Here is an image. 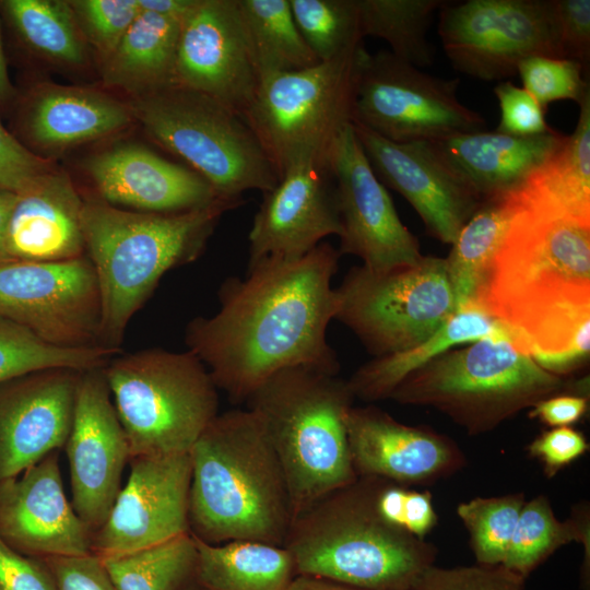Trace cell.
Wrapping results in <instances>:
<instances>
[{
    "label": "cell",
    "mask_w": 590,
    "mask_h": 590,
    "mask_svg": "<svg viewBox=\"0 0 590 590\" xmlns=\"http://www.w3.org/2000/svg\"><path fill=\"white\" fill-rule=\"evenodd\" d=\"M340 256L324 241L298 258H264L248 267L244 280L222 284L214 316L188 323V351L232 400H247L270 376L291 367L338 374L326 331L337 312L331 280Z\"/></svg>",
    "instance_id": "1"
},
{
    "label": "cell",
    "mask_w": 590,
    "mask_h": 590,
    "mask_svg": "<svg viewBox=\"0 0 590 590\" xmlns=\"http://www.w3.org/2000/svg\"><path fill=\"white\" fill-rule=\"evenodd\" d=\"M517 201L479 306L570 371L590 352V223Z\"/></svg>",
    "instance_id": "2"
},
{
    "label": "cell",
    "mask_w": 590,
    "mask_h": 590,
    "mask_svg": "<svg viewBox=\"0 0 590 590\" xmlns=\"http://www.w3.org/2000/svg\"><path fill=\"white\" fill-rule=\"evenodd\" d=\"M190 533L284 546L294 515L281 463L249 409L217 414L189 450Z\"/></svg>",
    "instance_id": "3"
},
{
    "label": "cell",
    "mask_w": 590,
    "mask_h": 590,
    "mask_svg": "<svg viewBox=\"0 0 590 590\" xmlns=\"http://www.w3.org/2000/svg\"><path fill=\"white\" fill-rule=\"evenodd\" d=\"M244 203L220 198L176 213L138 212L99 198L83 200L81 227L85 256L101 298L99 344L120 349L132 317L164 274L196 260L222 215Z\"/></svg>",
    "instance_id": "4"
},
{
    "label": "cell",
    "mask_w": 590,
    "mask_h": 590,
    "mask_svg": "<svg viewBox=\"0 0 590 590\" xmlns=\"http://www.w3.org/2000/svg\"><path fill=\"white\" fill-rule=\"evenodd\" d=\"M386 480L357 476L297 514L284 546L296 575L363 590H409L434 566L437 548L388 522L377 495Z\"/></svg>",
    "instance_id": "5"
},
{
    "label": "cell",
    "mask_w": 590,
    "mask_h": 590,
    "mask_svg": "<svg viewBox=\"0 0 590 590\" xmlns=\"http://www.w3.org/2000/svg\"><path fill=\"white\" fill-rule=\"evenodd\" d=\"M354 399L346 380L304 366L273 374L247 398L281 463L294 517L357 479L346 432Z\"/></svg>",
    "instance_id": "6"
},
{
    "label": "cell",
    "mask_w": 590,
    "mask_h": 590,
    "mask_svg": "<svg viewBox=\"0 0 590 590\" xmlns=\"http://www.w3.org/2000/svg\"><path fill=\"white\" fill-rule=\"evenodd\" d=\"M468 344L410 374L389 398L433 406L476 435L562 393L566 386L507 340L485 338Z\"/></svg>",
    "instance_id": "7"
},
{
    "label": "cell",
    "mask_w": 590,
    "mask_h": 590,
    "mask_svg": "<svg viewBox=\"0 0 590 590\" xmlns=\"http://www.w3.org/2000/svg\"><path fill=\"white\" fill-rule=\"evenodd\" d=\"M131 458L189 452L219 414V394L190 351L121 352L103 367Z\"/></svg>",
    "instance_id": "8"
},
{
    "label": "cell",
    "mask_w": 590,
    "mask_h": 590,
    "mask_svg": "<svg viewBox=\"0 0 590 590\" xmlns=\"http://www.w3.org/2000/svg\"><path fill=\"white\" fill-rule=\"evenodd\" d=\"M133 118L161 146L187 162L225 199L267 192L278 173L256 135L235 111L179 84L133 95Z\"/></svg>",
    "instance_id": "9"
},
{
    "label": "cell",
    "mask_w": 590,
    "mask_h": 590,
    "mask_svg": "<svg viewBox=\"0 0 590 590\" xmlns=\"http://www.w3.org/2000/svg\"><path fill=\"white\" fill-rule=\"evenodd\" d=\"M367 54L362 43L329 61L259 81L243 119L279 179L300 157L327 166L334 140L352 123L356 83Z\"/></svg>",
    "instance_id": "10"
},
{
    "label": "cell",
    "mask_w": 590,
    "mask_h": 590,
    "mask_svg": "<svg viewBox=\"0 0 590 590\" xmlns=\"http://www.w3.org/2000/svg\"><path fill=\"white\" fill-rule=\"evenodd\" d=\"M334 291V318L375 357L417 346L456 314L445 259L438 257L382 273L354 267Z\"/></svg>",
    "instance_id": "11"
},
{
    "label": "cell",
    "mask_w": 590,
    "mask_h": 590,
    "mask_svg": "<svg viewBox=\"0 0 590 590\" xmlns=\"http://www.w3.org/2000/svg\"><path fill=\"white\" fill-rule=\"evenodd\" d=\"M459 82L429 75L388 50L368 52L356 83L352 122L399 143L483 131L484 118L457 96Z\"/></svg>",
    "instance_id": "12"
},
{
    "label": "cell",
    "mask_w": 590,
    "mask_h": 590,
    "mask_svg": "<svg viewBox=\"0 0 590 590\" xmlns=\"http://www.w3.org/2000/svg\"><path fill=\"white\" fill-rule=\"evenodd\" d=\"M439 10L444 50L470 76L502 80L527 58H563L555 0L446 1Z\"/></svg>",
    "instance_id": "13"
},
{
    "label": "cell",
    "mask_w": 590,
    "mask_h": 590,
    "mask_svg": "<svg viewBox=\"0 0 590 590\" xmlns=\"http://www.w3.org/2000/svg\"><path fill=\"white\" fill-rule=\"evenodd\" d=\"M0 317L56 346L101 345L99 290L88 258L0 263Z\"/></svg>",
    "instance_id": "14"
},
{
    "label": "cell",
    "mask_w": 590,
    "mask_h": 590,
    "mask_svg": "<svg viewBox=\"0 0 590 590\" xmlns=\"http://www.w3.org/2000/svg\"><path fill=\"white\" fill-rule=\"evenodd\" d=\"M327 168L342 227L340 253L359 257L363 267L376 273L416 264L423 258L418 241L400 221L352 123L334 140Z\"/></svg>",
    "instance_id": "15"
},
{
    "label": "cell",
    "mask_w": 590,
    "mask_h": 590,
    "mask_svg": "<svg viewBox=\"0 0 590 590\" xmlns=\"http://www.w3.org/2000/svg\"><path fill=\"white\" fill-rule=\"evenodd\" d=\"M127 484L93 533L91 552L102 560L190 533L189 452L130 459Z\"/></svg>",
    "instance_id": "16"
},
{
    "label": "cell",
    "mask_w": 590,
    "mask_h": 590,
    "mask_svg": "<svg viewBox=\"0 0 590 590\" xmlns=\"http://www.w3.org/2000/svg\"><path fill=\"white\" fill-rule=\"evenodd\" d=\"M103 367L81 373L72 425L63 446L71 504L93 532L105 522L131 458Z\"/></svg>",
    "instance_id": "17"
},
{
    "label": "cell",
    "mask_w": 590,
    "mask_h": 590,
    "mask_svg": "<svg viewBox=\"0 0 590 590\" xmlns=\"http://www.w3.org/2000/svg\"><path fill=\"white\" fill-rule=\"evenodd\" d=\"M176 84L202 93L241 118L259 85L236 0H194L184 15Z\"/></svg>",
    "instance_id": "18"
},
{
    "label": "cell",
    "mask_w": 590,
    "mask_h": 590,
    "mask_svg": "<svg viewBox=\"0 0 590 590\" xmlns=\"http://www.w3.org/2000/svg\"><path fill=\"white\" fill-rule=\"evenodd\" d=\"M373 169L415 209L427 233L453 244L482 201L430 142L390 141L352 122Z\"/></svg>",
    "instance_id": "19"
},
{
    "label": "cell",
    "mask_w": 590,
    "mask_h": 590,
    "mask_svg": "<svg viewBox=\"0 0 590 590\" xmlns=\"http://www.w3.org/2000/svg\"><path fill=\"white\" fill-rule=\"evenodd\" d=\"M342 233L334 186L324 164L300 157L263 200L249 232L248 267L268 257L298 258Z\"/></svg>",
    "instance_id": "20"
},
{
    "label": "cell",
    "mask_w": 590,
    "mask_h": 590,
    "mask_svg": "<svg viewBox=\"0 0 590 590\" xmlns=\"http://www.w3.org/2000/svg\"><path fill=\"white\" fill-rule=\"evenodd\" d=\"M93 531L75 512L52 451L0 484V539L34 558L92 553Z\"/></svg>",
    "instance_id": "21"
},
{
    "label": "cell",
    "mask_w": 590,
    "mask_h": 590,
    "mask_svg": "<svg viewBox=\"0 0 590 590\" xmlns=\"http://www.w3.org/2000/svg\"><path fill=\"white\" fill-rule=\"evenodd\" d=\"M81 373L49 368L0 384V484L64 446Z\"/></svg>",
    "instance_id": "22"
},
{
    "label": "cell",
    "mask_w": 590,
    "mask_h": 590,
    "mask_svg": "<svg viewBox=\"0 0 590 590\" xmlns=\"http://www.w3.org/2000/svg\"><path fill=\"white\" fill-rule=\"evenodd\" d=\"M349 449L357 476L385 479L403 486L427 485L465 464L450 438L396 421L376 406H352L346 416Z\"/></svg>",
    "instance_id": "23"
},
{
    "label": "cell",
    "mask_w": 590,
    "mask_h": 590,
    "mask_svg": "<svg viewBox=\"0 0 590 590\" xmlns=\"http://www.w3.org/2000/svg\"><path fill=\"white\" fill-rule=\"evenodd\" d=\"M85 167L99 199L122 209L176 213L206 206L221 198L192 169L132 143L92 156Z\"/></svg>",
    "instance_id": "24"
},
{
    "label": "cell",
    "mask_w": 590,
    "mask_h": 590,
    "mask_svg": "<svg viewBox=\"0 0 590 590\" xmlns=\"http://www.w3.org/2000/svg\"><path fill=\"white\" fill-rule=\"evenodd\" d=\"M83 199L66 172L51 169L16 194L4 239L5 262H54L85 256Z\"/></svg>",
    "instance_id": "25"
},
{
    "label": "cell",
    "mask_w": 590,
    "mask_h": 590,
    "mask_svg": "<svg viewBox=\"0 0 590 590\" xmlns=\"http://www.w3.org/2000/svg\"><path fill=\"white\" fill-rule=\"evenodd\" d=\"M565 139L554 129L533 137L483 130L428 142L484 201L519 191Z\"/></svg>",
    "instance_id": "26"
},
{
    "label": "cell",
    "mask_w": 590,
    "mask_h": 590,
    "mask_svg": "<svg viewBox=\"0 0 590 590\" xmlns=\"http://www.w3.org/2000/svg\"><path fill=\"white\" fill-rule=\"evenodd\" d=\"M132 119L128 104L107 93L45 83L25 103L22 127L35 146L58 151L119 132Z\"/></svg>",
    "instance_id": "27"
},
{
    "label": "cell",
    "mask_w": 590,
    "mask_h": 590,
    "mask_svg": "<svg viewBox=\"0 0 590 590\" xmlns=\"http://www.w3.org/2000/svg\"><path fill=\"white\" fill-rule=\"evenodd\" d=\"M485 338L504 339L526 353L520 339L505 323L481 307L471 306L456 314L430 338L404 352L375 357L347 380L354 398L364 401L388 399L399 384L456 345Z\"/></svg>",
    "instance_id": "28"
},
{
    "label": "cell",
    "mask_w": 590,
    "mask_h": 590,
    "mask_svg": "<svg viewBox=\"0 0 590 590\" xmlns=\"http://www.w3.org/2000/svg\"><path fill=\"white\" fill-rule=\"evenodd\" d=\"M182 17L141 10L114 51L103 60L105 84L131 96L175 84Z\"/></svg>",
    "instance_id": "29"
},
{
    "label": "cell",
    "mask_w": 590,
    "mask_h": 590,
    "mask_svg": "<svg viewBox=\"0 0 590 590\" xmlns=\"http://www.w3.org/2000/svg\"><path fill=\"white\" fill-rule=\"evenodd\" d=\"M574 132L517 191L523 203L590 223V95Z\"/></svg>",
    "instance_id": "30"
},
{
    "label": "cell",
    "mask_w": 590,
    "mask_h": 590,
    "mask_svg": "<svg viewBox=\"0 0 590 590\" xmlns=\"http://www.w3.org/2000/svg\"><path fill=\"white\" fill-rule=\"evenodd\" d=\"M194 539L197 580L203 590H286L296 575L285 546L248 540L210 544Z\"/></svg>",
    "instance_id": "31"
},
{
    "label": "cell",
    "mask_w": 590,
    "mask_h": 590,
    "mask_svg": "<svg viewBox=\"0 0 590 590\" xmlns=\"http://www.w3.org/2000/svg\"><path fill=\"white\" fill-rule=\"evenodd\" d=\"M517 206L516 192L484 200L458 234L445 258L456 311L480 307L492 262Z\"/></svg>",
    "instance_id": "32"
},
{
    "label": "cell",
    "mask_w": 590,
    "mask_h": 590,
    "mask_svg": "<svg viewBox=\"0 0 590 590\" xmlns=\"http://www.w3.org/2000/svg\"><path fill=\"white\" fill-rule=\"evenodd\" d=\"M236 5L259 81L320 62L296 26L290 0H236Z\"/></svg>",
    "instance_id": "33"
},
{
    "label": "cell",
    "mask_w": 590,
    "mask_h": 590,
    "mask_svg": "<svg viewBox=\"0 0 590 590\" xmlns=\"http://www.w3.org/2000/svg\"><path fill=\"white\" fill-rule=\"evenodd\" d=\"M0 8L25 46L63 67L87 60V43L68 1L4 0Z\"/></svg>",
    "instance_id": "34"
},
{
    "label": "cell",
    "mask_w": 590,
    "mask_h": 590,
    "mask_svg": "<svg viewBox=\"0 0 590 590\" xmlns=\"http://www.w3.org/2000/svg\"><path fill=\"white\" fill-rule=\"evenodd\" d=\"M118 590H191L198 550L191 533L103 560Z\"/></svg>",
    "instance_id": "35"
},
{
    "label": "cell",
    "mask_w": 590,
    "mask_h": 590,
    "mask_svg": "<svg viewBox=\"0 0 590 590\" xmlns=\"http://www.w3.org/2000/svg\"><path fill=\"white\" fill-rule=\"evenodd\" d=\"M442 0H356L363 38L386 40L391 54L416 67L434 61V48L426 34L434 12Z\"/></svg>",
    "instance_id": "36"
},
{
    "label": "cell",
    "mask_w": 590,
    "mask_h": 590,
    "mask_svg": "<svg viewBox=\"0 0 590 590\" xmlns=\"http://www.w3.org/2000/svg\"><path fill=\"white\" fill-rule=\"evenodd\" d=\"M574 541L589 548L586 509L569 520L558 521L548 499L541 495L524 503L500 565L527 579L558 547Z\"/></svg>",
    "instance_id": "37"
},
{
    "label": "cell",
    "mask_w": 590,
    "mask_h": 590,
    "mask_svg": "<svg viewBox=\"0 0 590 590\" xmlns=\"http://www.w3.org/2000/svg\"><path fill=\"white\" fill-rule=\"evenodd\" d=\"M120 349L103 345L60 347L49 344L26 328L0 317V384L49 368L87 370L103 367Z\"/></svg>",
    "instance_id": "38"
},
{
    "label": "cell",
    "mask_w": 590,
    "mask_h": 590,
    "mask_svg": "<svg viewBox=\"0 0 590 590\" xmlns=\"http://www.w3.org/2000/svg\"><path fill=\"white\" fill-rule=\"evenodd\" d=\"M296 26L320 62L363 43L356 0H290Z\"/></svg>",
    "instance_id": "39"
},
{
    "label": "cell",
    "mask_w": 590,
    "mask_h": 590,
    "mask_svg": "<svg viewBox=\"0 0 590 590\" xmlns=\"http://www.w3.org/2000/svg\"><path fill=\"white\" fill-rule=\"evenodd\" d=\"M524 503V495L517 493L476 497L458 506L457 514L469 531L476 564L503 563Z\"/></svg>",
    "instance_id": "40"
},
{
    "label": "cell",
    "mask_w": 590,
    "mask_h": 590,
    "mask_svg": "<svg viewBox=\"0 0 590 590\" xmlns=\"http://www.w3.org/2000/svg\"><path fill=\"white\" fill-rule=\"evenodd\" d=\"M583 67L571 59L533 56L518 66L523 87L544 109L550 103L570 99L578 105L590 95Z\"/></svg>",
    "instance_id": "41"
},
{
    "label": "cell",
    "mask_w": 590,
    "mask_h": 590,
    "mask_svg": "<svg viewBox=\"0 0 590 590\" xmlns=\"http://www.w3.org/2000/svg\"><path fill=\"white\" fill-rule=\"evenodd\" d=\"M68 3L86 43L103 60L114 51L141 11L138 0H72Z\"/></svg>",
    "instance_id": "42"
},
{
    "label": "cell",
    "mask_w": 590,
    "mask_h": 590,
    "mask_svg": "<svg viewBox=\"0 0 590 590\" xmlns=\"http://www.w3.org/2000/svg\"><path fill=\"white\" fill-rule=\"evenodd\" d=\"M526 579L503 565L426 569L409 590H524Z\"/></svg>",
    "instance_id": "43"
},
{
    "label": "cell",
    "mask_w": 590,
    "mask_h": 590,
    "mask_svg": "<svg viewBox=\"0 0 590 590\" xmlns=\"http://www.w3.org/2000/svg\"><path fill=\"white\" fill-rule=\"evenodd\" d=\"M377 508L388 522L420 539L437 523L428 491L411 489L387 480L377 495Z\"/></svg>",
    "instance_id": "44"
},
{
    "label": "cell",
    "mask_w": 590,
    "mask_h": 590,
    "mask_svg": "<svg viewBox=\"0 0 590 590\" xmlns=\"http://www.w3.org/2000/svg\"><path fill=\"white\" fill-rule=\"evenodd\" d=\"M500 107L496 131L516 137H533L553 130L545 120V109L522 87L510 81L494 87Z\"/></svg>",
    "instance_id": "45"
},
{
    "label": "cell",
    "mask_w": 590,
    "mask_h": 590,
    "mask_svg": "<svg viewBox=\"0 0 590 590\" xmlns=\"http://www.w3.org/2000/svg\"><path fill=\"white\" fill-rule=\"evenodd\" d=\"M51 169L47 160L32 153L0 122V189L21 193Z\"/></svg>",
    "instance_id": "46"
},
{
    "label": "cell",
    "mask_w": 590,
    "mask_h": 590,
    "mask_svg": "<svg viewBox=\"0 0 590 590\" xmlns=\"http://www.w3.org/2000/svg\"><path fill=\"white\" fill-rule=\"evenodd\" d=\"M56 590H118L104 562L93 553L43 558Z\"/></svg>",
    "instance_id": "47"
},
{
    "label": "cell",
    "mask_w": 590,
    "mask_h": 590,
    "mask_svg": "<svg viewBox=\"0 0 590 590\" xmlns=\"http://www.w3.org/2000/svg\"><path fill=\"white\" fill-rule=\"evenodd\" d=\"M563 58L588 70L590 60V1L555 0Z\"/></svg>",
    "instance_id": "48"
},
{
    "label": "cell",
    "mask_w": 590,
    "mask_h": 590,
    "mask_svg": "<svg viewBox=\"0 0 590 590\" xmlns=\"http://www.w3.org/2000/svg\"><path fill=\"white\" fill-rule=\"evenodd\" d=\"M589 445L582 433L569 426L553 427L539 435L528 447L529 453L543 463L548 477L582 456Z\"/></svg>",
    "instance_id": "49"
},
{
    "label": "cell",
    "mask_w": 590,
    "mask_h": 590,
    "mask_svg": "<svg viewBox=\"0 0 590 590\" xmlns=\"http://www.w3.org/2000/svg\"><path fill=\"white\" fill-rule=\"evenodd\" d=\"M0 590H56L40 558L25 556L0 539Z\"/></svg>",
    "instance_id": "50"
},
{
    "label": "cell",
    "mask_w": 590,
    "mask_h": 590,
    "mask_svg": "<svg viewBox=\"0 0 590 590\" xmlns=\"http://www.w3.org/2000/svg\"><path fill=\"white\" fill-rule=\"evenodd\" d=\"M588 410V398L577 393H557L535 403L529 416L550 427L569 426L578 422Z\"/></svg>",
    "instance_id": "51"
},
{
    "label": "cell",
    "mask_w": 590,
    "mask_h": 590,
    "mask_svg": "<svg viewBox=\"0 0 590 590\" xmlns=\"http://www.w3.org/2000/svg\"><path fill=\"white\" fill-rule=\"evenodd\" d=\"M286 590H363L328 578L312 575H295Z\"/></svg>",
    "instance_id": "52"
},
{
    "label": "cell",
    "mask_w": 590,
    "mask_h": 590,
    "mask_svg": "<svg viewBox=\"0 0 590 590\" xmlns=\"http://www.w3.org/2000/svg\"><path fill=\"white\" fill-rule=\"evenodd\" d=\"M194 0H138L141 10L162 15L184 16Z\"/></svg>",
    "instance_id": "53"
},
{
    "label": "cell",
    "mask_w": 590,
    "mask_h": 590,
    "mask_svg": "<svg viewBox=\"0 0 590 590\" xmlns=\"http://www.w3.org/2000/svg\"><path fill=\"white\" fill-rule=\"evenodd\" d=\"M16 193L0 189V263L5 262L4 239Z\"/></svg>",
    "instance_id": "54"
},
{
    "label": "cell",
    "mask_w": 590,
    "mask_h": 590,
    "mask_svg": "<svg viewBox=\"0 0 590 590\" xmlns=\"http://www.w3.org/2000/svg\"><path fill=\"white\" fill-rule=\"evenodd\" d=\"M13 96L14 88L9 79L0 32V107L7 105L10 101H12Z\"/></svg>",
    "instance_id": "55"
}]
</instances>
